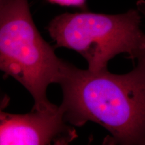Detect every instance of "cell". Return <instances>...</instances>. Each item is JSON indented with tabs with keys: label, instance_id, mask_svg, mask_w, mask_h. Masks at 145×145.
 Returning a JSON list of instances; mask_svg holds the SVG:
<instances>
[{
	"label": "cell",
	"instance_id": "6da1fadb",
	"mask_svg": "<svg viewBox=\"0 0 145 145\" xmlns=\"http://www.w3.org/2000/svg\"><path fill=\"white\" fill-rule=\"evenodd\" d=\"M67 122H96L112 137L109 144L145 145V69L115 75L107 69L83 70L67 63L60 81Z\"/></svg>",
	"mask_w": 145,
	"mask_h": 145
},
{
	"label": "cell",
	"instance_id": "7a4b0ae2",
	"mask_svg": "<svg viewBox=\"0 0 145 145\" xmlns=\"http://www.w3.org/2000/svg\"><path fill=\"white\" fill-rule=\"evenodd\" d=\"M66 65L39 33L28 0H0V69L30 92L32 110L57 108L46 90L50 83L59 84Z\"/></svg>",
	"mask_w": 145,
	"mask_h": 145
},
{
	"label": "cell",
	"instance_id": "3957f363",
	"mask_svg": "<svg viewBox=\"0 0 145 145\" xmlns=\"http://www.w3.org/2000/svg\"><path fill=\"white\" fill-rule=\"evenodd\" d=\"M140 24L138 10L116 15L83 12L57 16L47 29L56 46L75 50L86 60L89 70L99 71L120 53L137 59L145 44Z\"/></svg>",
	"mask_w": 145,
	"mask_h": 145
},
{
	"label": "cell",
	"instance_id": "277c9868",
	"mask_svg": "<svg viewBox=\"0 0 145 145\" xmlns=\"http://www.w3.org/2000/svg\"><path fill=\"white\" fill-rule=\"evenodd\" d=\"M0 144H67L77 137L60 106L26 114L1 112Z\"/></svg>",
	"mask_w": 145,
	"mask_h": 145
},
{
	"label": "cell",
	"instance_id": "5b68a950",
	"mask_svg": "<svg viewBox=\"0 0 145 145\" xmlns=\"http://www.w3.org/2000/svg\"><path fill=\"white\" fill-rule=\"evenodd\" d=\"M48 2L62 6H70L86 10V0H47Z\"/></svg>",
	"mask_w": 145,
	"mask_h": 145
},
{
	"label": "cell",
	"instance_id": "8992f818",
	"mask_svg": "<svg viewBox=\"0 0 145 145\" xmlns=\"http://www.w3.org/2000/svg\"><path fill=\"white\" fill-rule=\"evenodd\" d=\"M137 59L138 61V65H139V66H140L141 67L145 69V44L142 50H141L140 52L139 53Z\"/></svg>",
	"mask_w": 145,
	"mask_h": 145
},
{
	"label": "cell",
	"instance_id": "52a82bcc",
	"mask_svg": "<svg viewBox=\"0 0 145 145\" xmlns=\"http://www.w3.org/2000/svg\"><path fill=\"white\" fill-rule=\"evenodd\" d=\"M137 9L140 13L145 16V1L144 0H139L137 3Z\"/></svg>",
	"mask_w": 145,
	"mask_h": 145
}]
</instances>
